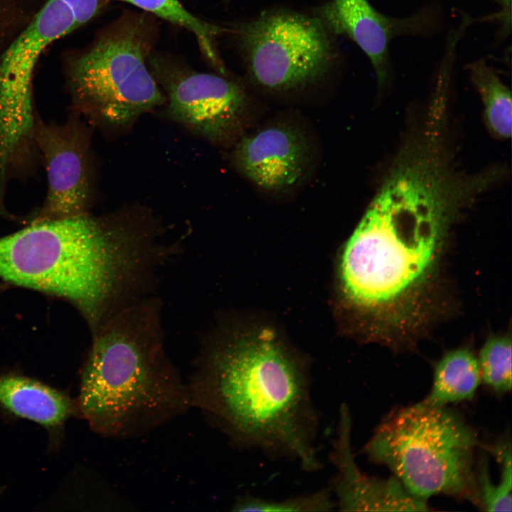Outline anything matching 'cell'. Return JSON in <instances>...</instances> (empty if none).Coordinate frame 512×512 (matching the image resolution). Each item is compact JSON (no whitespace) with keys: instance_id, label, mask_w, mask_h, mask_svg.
Here are the masks:
<instances>
[{"instance_id":"cell-1","label":"cell","mask_w":512,"mask_h":512,"mask_svg":"<svg viewBox=\"0 0 512 512\" xmlns=\"http://www.w3.org/2000/svg\"><path fill=\"white\" fill-rule=\"evenodd\" d=\"M447 139L423 129L408 137L341 260L343 294L353 304H388L426 273L452 213L491 186L485 171L455 170Z\"/></svg>"},{"instance_id":"cell-9","label":"cell","mask_w":512,"mask_h":512,"mask_svg":"<svg viewBox=\"0 0 512 512\" xmlns=\"http://www.w3.org/2000/svg\"><path fill=\"white\" fill-rule=\"evenodd\" d=\"M151 74L166 92V114L207 140L230 141L240 129L247 97L225 75L198 73L152 59Z\"/></svg>"},{"instance_id":"cell-22","label":"cell","mask_w":512,"mask_h":512,"mask_svg":"<svg viewBox=\"0 0 512 512\" xmlns=\"http://www.w3.org/2000/svg\"><path fill=\"white\" fill-rule=\"evenodd\" d=\"M501 6V11L494 14L482 18L484 21H494L500 25L498 36L499 39L506 38L511 33V0H494Z\"/></svg>"},{"instance_id":"cell-14","label":"cell","mask_w":512,"mask_h":512,"mask_svg":"<svg viewBox=\"0 0 512 512\" xmlns=\"http://www.w3.org/2000/svg\"><path fill=\"white\" fill-rule=\"evenodd\" d=\"M0 405L51 432L78 415L75 400L39 381L16 375H0Z\"/></svg>"},{"instance_id":"cell-5","label":"cell","mask_w":512,"mask_h":512,"mask_svg":"<svg viewBox=\"0 0 512 512\" xmlns=\"http://www.w3.org/2000/svg\"><path fill=\"white\" fill-rule=\"evenodd\" d=\"M153 31L143 16L126 17L68 58L67 87L78 114L104 129L121 132L165 104L146 64Z\"/></svg>"},{"instance_id":"cell-10","label":"cell","mask_w":512,"mask_h":512,"mask_svg":"<svg viewBox=\"0 0 512 512\" xmlns=\"http://www.w3.org/2000/svg\"><path fill=\"white\" fill-rule=\"evenodd\" d=\"M33 142L43 159L48 192L40 219L87 212L92 193L90 134L72 117L63 124L35 119Z\"/></svg>"},{"instance_id":"cell-16","label":"cell","mask_w":512,"mask_h":512,"mask_svg":"<svg viewBox=\"0 0 512 512\" xmlns=\"http://www.w3.org/2000/svg\"><path fill=\"white\" fill-rule=\"evenodd\" d=\"M470 80L484 106V119L489 132L506 139L511 135L512 102L509 88L484 59L466 65Z\"/></svg>"},{"instance_id":"cell-6","label":"cell","mask_w":512,"mask_h":512,"mask_svg":"<svg viewBox=\"0 0 512 512\" xmlns=\"http://www.w3.org/2000/svg\"><path fill=\"white\" fill-rule=\"evenodd\" d=\"M100 224V216L85 212L38 220L1 238L0 277L67 299L92 324L99 306L94 260Z\"/></svg>"},{"instance_id":"cell-18","label":"cell","mask_w":512,"mask_h":512,"mask_svg":"<svg viewBox=\"0 0 512 512\" xmlns=\"http://www.w3.org/2000/svg\"><path fill=\"white\" fill-rule=\"evenodd\" d=\"M232 506L234 511L261 512H326L336 508L329 488L280 500L245 494L238 496Z\"/></svg>"},{"instance_id":"cell-15","label":"cell","mask_w":512,"mask_h":512,"mask_svg":"<svg viewBox=\"0 0 512 512\" xmlns=\"http://www.w3.org/2000/svg\"><path fill=\"white\" fill-rule=\"evenodd\" d=\"M478 360L468 349L459 348L445 354L434 369L433 383L422 402L431 406L471 399L481 382Z\"/></svg>"},{"instance_id":"cell-20","label":"cell","mask_w":512,"mask_h":512,"mask_svg":"<svg viewBox=\"0 0 512 512\" xmlns=\"http://www.w3.org/2000/svg\"><path fill=\"white\" fill-rule=\"evenodd\" d=\"M34 0H0V55L28 23Z\"/></svg>"},{"instance_id":"cell-12","label":"cell","mask_w":512,"mask_h":512,"mask_svg":"<svg viewBox=\"0 0 512 512\" xmlns=\"http://www.w3.org/2000/svg\"><path fill=\"white\" fill-rule=\"evenodd\" d=\"M236 169L257 187L272 192L298 185L310 161L304 135L284 124L265 126L242 136L233 153Z\"/></svg>"},{"instance_id":"cell-17","label":"cell","mask_w":512,"mask_h":512,"mask_svg":"<svg viewBox=\"0 0 512 512\" xmlns=\"http://www.w3.org/2000/svg\"><path fill=\"white\" fill-rule=\"evenodd\" d=\"M129 3L147 12L183 27L196 36L199 47L211 65L222 74L225 69L218 55L215 40L226 29L197 18L187 11L178 0H119Z\"/></svg>"},{"instance_id":"cell-11","label":"cell","mask_w":512,"mask_h":512,"mask_svg":"<svg viewBox=\"0 0 512 512\" xmlns=\"http://www.w3.org/2000/svg\"><path fill=\"white\" fill-rule=\"evenodd\" d=\"M312 13L331 33L348 36L365 53L380 90L388 85L391 76L390 41L401 36L432 35L442 23L441 11L434 4L397 18L383 14L368 0H329Z\"/></svg>"},{"instance_id":"cell-21","label":"cell","mask_w":512,"mask_h":512,"mask_svg":"<svg viewBox=\"0 0 512 512\" xmlns=\"http://www.w3.org/2000/svg\"><path fill=\"white\" fill-rule=\"evenodd\" d=\"M72 9L80 27L94 18L100 11V0H63Z\"/></svg>"},{"instance_id":"cell-4","label":"cell","mask_w":512,"mask_h":512,"mask_svg":"<svg viewBox=\"0 0 512 512\" xmlns=\"http://www.w3.org/2000/svg\"><path fill=\"white\" fill-rule=\"evenodd\" d=\"M478 445L476 432L459 413L421 401L388 415L363 452L370 461L387 466L419 499L444 494L476 503Z\"/></svg>"},{"instance_id":"cell-8","label":"cell","mask_w":512,"mask_h":512,"mask_svg":"<svg viewBox=\"0 0 512 512\" xmlns=\"http://www.w3.org/2000/svg\"><path fill=\"white\" fill-rule=\"evenodd\" d=\"M79 26L63 0H46L0 55V169L28 156L35 117L33 78L43 50Z\"/></svg>"},{"instance_id":"cell-7","label":"cell","mask_w":512,"mask_h":512,"mask_svg":"<svg viewBox=\"0 0 512 512\" xmlns=\"http://www.w3.org/2000/svg\"><path fill=\"white\" fill-rule=\"evenodd\" d=\"M234 33L250 80L267 92L289 94L319 85L341 63L336 36L312 12L269 9Z\"/></svg>"},{"instance_id":"cell-2","label":"cell","mask_w":512,"mask_h":512,"mask_svg":"<svg viewBox=\"0 0 512 512\" xmlns=\"http://www.w3.org/2000/svg\"><path fill=\"white\" fill-rule=\"evenodd\" d=\"M186 384L191 406L233 446L307 472L322 467L308 368L272 330L204 338Z\"/></svg>"},{"instance_id":"cell-13","label":"cell","mask_w":512,"mask_h":512,"mask_svg":"<svg viewBox=\"0 0 512 512\" xmlns=\"http://www.w3.org/2000/svg\"><path fill=\"white\" fill-rule=\"evenodd\" d=\"M342 404L331 461L336 469L329 487L342 511H427L425 501L412 496L395 477L380 479L362 472L356 464L351 445V420Z\"/></svg>"},{"instance_id":"cell-19","label":"cell","mask_w":512,"mask_h":512,"mask_svg":"<svg viewBox=\"0 0 512 512\" xmlns=\"http://www.w3.org/2000/svg\"><path fill=\"white\" fill-rule=\"evenodd\" d=\"M478 360L481 379L498 393L511 389V341L506 336L489 338L482 347Z\"/></svg>"},{"instance_id":"cell-3","label":"cell","mask_w":512,"mask_h":512,"mask_svg":"<svg viewBox=\"0 0 512 512\" xmlns=\"http://www.w3.org/2000/svg\"><path fill=\"white\" fill-rule=\"evenodd\" d=\"M161 309L159 299L148 297L93 334L75 400L96 433L138 437L191 407L187 384L166 352Z\"/></svg>"}]
</instances>
